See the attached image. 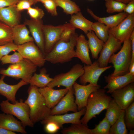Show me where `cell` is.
<instances>
[{"label":"cell","instance_id":"47","mask_svg":"<svg viewBox=\"0 0 134 134\" xmlns=\"http://www.w3.org/2000/svg\"><path fill=\"white\" fill-rule=\"evenodd\" d=\"M130 38L132 44V57L131 61H134V31L131 33Z\"/></svg>","mask_w":134,"mask_h":134},{"label":"cell","instance_id":"50","mask_svg":"<svg viewBox=\"0 0 134 134\" xmlns=\"http://www.w3.org/2000/svg\"><path fill=\"white\" fill-rule=\"evenodd\" d=\"M116 1L121 2L123 3L127 4L133 0H115Z\"/></svg>","mask_w":134,"mask_h":134},{"label":"cell","instance_id":"39","mask_svg":"<svg viewBox=\"0 0 134 134\" xmlns=\"http://www.w3.org/2000/svg\"><path fill=\"white\" fill-rule=\"evenodd\" d=\"M76 29L70 23L63 30L59 40L65 41L70 40L72 36L75 33Z\"/></svg>","mask_w":134,"mask_h":134},{"label":"cell","instance_id":"9","mask_svg":"<svg viewBox=\"0 0 134 134\" xmlns=\"http://www.w3.org/2000/svg\"><path fill=\"white\" fill-rule=\"evenodd\" d=\"M134 31V13L128 15L117 25L109 29V34L122 43Z\"/></svg>","mask_w":134,"mask_h":134},{"label":"cell","instance_id":"30","mask_svg":"<svg viewBox=\"0 0 134 134\" xmlns=\"http://www.w3.org/2000/svg\"><path fill=\"white\" fill-rule=\"evenodd\" d=\"M125 110H122L120 115L115 122L110 128L109 134H127V129L124 121Z\"/></svg>","mask_w":134,"mask_h":134},{"label":"cell","instance_id":"42","mask_svg":"<svg viewBox=\"0 0 134 134\" xmlns=\"http://www.w3.org/2000/svg\"><path fill=\"white\" fill-rule=\"evenodd\" d=\"M47 11L52 15H57L56 4L53 0H44L42 3Z\"/></svg>","mask_w":134,"mask_h":134},{"label":"cell","instance_id":"24","mask_svg":"<svg viewBox=\"0 0 134 134\" xmlns=\"http://www.w3.org/2000/svg\"><path fill=\"white\" fill-rule=\"evenodd\" d=\"M87 11L95 20L104 24L109 29L116 26L128 15L123 12L108 17H100L96 15L89 8L87 9Z\"/></svg>","mask_w":134,"mask_h":134},{"label":"cell","instance_id":"22","mask_svg":"<svg viewBox=\"0 0 134 134\" xmlns=\"http://www.w3.org/2000/svg\"><path fill=\"white\" fill-rule=\"evenodd\" d=\"M5 77L2 75L0 78V95L5 97L11 103H14L16 101V95L18 91L22 86L28 84L21 80L16 84H8L4 82Z\"/></svg>","mask_w":134,"mask_h":134},{"label":"cell","instance_id":"53","mask_svg":"<svg viewBox=\"0 0 134 134\" xmlns=\"http://www.w3.org/2000/svg\"><path fill=\"white\" fill-rule=\"evenodd\" d=\"M38 1L41 2L42 3L44 0H38Z\"/></svg>","mask_w":134,"mask_h":134},{"label":"cell","instance_id":"5","mask_svg":"<svg viewBox=\"0 0 134 134\" xmlns=\"http://www.w3.org/2000/svg\"><path fill=\"white\" fill-rule=\"evenodd\" d=\"M37 67L29 60L23 58L20 62L10 65L6 69H0V74L5 76L21 79L29 84Z\"/></svg>","mask_w":134,"mask_h":134},{"label":"cell","instance_id":"2","mask_svg":"<svg viewBox=\"0 0 134 134\" xmlns=\"http://www.w3.org/2000/svg\"><path fill=\"white\" fill-rule=\"evenodd\" d=\"M27 91L28 96L24 102L29 107L30 118L34 124L50 115L51 109L47 106L37 87L30 85Z\"/></svg>","mask_w":134,"mask_h":134},{"label":"cell","instance_id":"6","mask_svg":"<svg viewBox=\"0 0 134 134\" xmlns=\"http://www.w3.org/2000/svg\"><path fill=\"white\" fill-rule=\"evenodd\" d=\"M7 100H2L0 103L1 111L6 114H11L15 116L22 122L25 127H33L34 124L31 121L30 117V109L28 105L20 99L15 103H10Z\"/></svg>","mask_w":134,"mask_h":134},{"label":"cell","instance_id":"51","mask_svg":"<svg viewBox=\"0 0 134 134\" xmlns=\"http://www.w3.org/2000/svg\"><path fill=\"white\" fill-rule=\"evenodd\" d=\"M129 134H134V129H131L130 130V132L129 133Z\"/></svg>","mask_w":134,"mask_h":134},{"label":"cell","instance_id":"7","mask_svg":"<svg viewBox=\"0 0 134 134\" xmlns=\"http://www.w3.org/2000/svg\"><path fill=\"white\" fill-rule=\"evenodd\" d=\"M84 72L83 66L80 64H76L68 72L56 75L47 86L54 88L62 86L69 90L73 87L76 81Z\"/></svg>","mask_w":134,"mask_h":134},{"label":"cell","instance_id":"12","mask_svg":"<svg viewBox=\"0 0 134 134\" xmlns=\"http://www.w3.org/2000/svg\"><path fill=\"white\" fill-rule=\"evenodd\" d=\"M75 96V102L78 111L85 107L90 95L100 88L98 85L89 83L87 85H81L75 82L73 86Z\"/></svg>","mask_w":134,"mask_h":134},{"label":"cell","instance_id":"4","mask_svg":"<svg viewBox=\"0 0 134 134\" xmlns=\"http://www.w3.org/2000/svg\"><path fill=\"white\" fill-rule=\"evenodd\" d=\"M120 50L111 57L108 63H111L114 68L112 76L122 75L129 72V68L132 57V44L130 38L125 40Z\"/></svg>","mask_w":134,"mask_h":134},{"label":"cell","instance_id":"46","mask_svg":"<svg viewBox=\"0 0 134 134\" xmlns=\"http://www.w3.org/2000/svg\"><path fill=\"white\" fill-rule=\"evenodd\" d=\"M128 15L134 13V0L127 4L123 11Z\"/></svg>","mask_w":134,"mask_h":134},{"label":"cell","instance_id":"1","mask_svg":"<svg viewBox=\"0 0 134 134\" xmlns=\"http://www.w3.org/2000/svg\"><path fill=\"white\" fill-rule=\"evenodd\" d=\"M78 36L75 33L68 41L59 40L52 50L45 55L46 61L53 64H63L76 57L74 48Z\"/></svg>","mask_w":134,"mask_h":134},{"label":"cell","instance_id":"41","mask_svg":"<svg viewBox=\"0 0 134 134\" xmlns=\"http://www.w3.org/2000/svg\"><path fill=\"white\" fill-rule=\"evenodd\" d=\"M27 13L31 19L36 20H41L44 15L43 10L37 7H30L27 10Z\"/></svg>","mask_w":134,"mask_h":134},{"label":"cell","instance_id":"13","mask_svg":"<svg viewBox=\"0 0 134 134\" xmlns=\"http://www.w3.org/2000/svg\"><path fill=\"white\" fill-rule=\"evenodd\" d=\"M111 94L121 109L125 110L134 102V82L115 90Z\"/></svg>","mask_w":134,"mask_h":134},{"label":"cell","instance_id":"40","mask_svg":"<svg viewBox=\"0 0 134 134\" xmlns=\"http://www.w3.org/2000/svg\"><path fill=\"white\" fill-rule=\"evenodd\" d=\"M18 45L13 42L0 45V61L1 58L13 51H17Z\"/></svg>","mask_w":134,"mask_h":134},{"label":"cell","instance_id":"16","mask_svg":"<svg viewBox=\"0 0 134 134\" xmlns=\"http://www.w3.org/2000/svg\"><path fill=\"white\" fill-rule=\"evenodd\" d=\"M85 111L86 108L85 107L77 112L71 113L49 115L40 122L42 124L45 125L49 122H54L57 123L61 128L65 124H80L81 123V117L84 115Z\"/></svg>","mask_w":134,"mask_h":134},{"label":"cell","instance_id":"33","mask_svg":"<svg viewBox=\"0 0 134 134\" xmlns=\"http://www.w3.org/2000/svg\"><path fill=\"white\" fill-rule=\"evenodd\" d=\"M12 28L0 21V45L13 42Z\"/></svg>","mask_w":134,"mask_h":134},{"label":"cell","instance_id":"37","mask_svg":"<svg viewBox=\"0 0 134 134\" xmlns=\"http://www.w3.org/2000/svg\"><path fill=\"white\" fill-rule=\"evenodd\" d=\"M124 121L127 130L134 128V102L125 110Z\"/></svg>","mask_w":134,"mask_h":134},{"label":"cell","instance_id":"11","mask_svg":"<svg viewBox=\"0 0 134 134\" xmlns=\"http://www.w3.org/2000/svg\"><path fill=\"white\" fill-rule=\"evenodd\" d=\"M68 24V23L57 26L50 25H43V29L45 55L52 50L59 40L62 32Z\"/></svg>","mask_w":134,"mask_h":134},{"label":"cell","instance_id":"21","mask_svg":"<svg viewBox=\"0 0 134 134\" xmlns=\"http://www.w3.org/2000/svg\"><path fill=\"white\" fill-rule=\"evenodd\" d=\"M20 18L16 4L0 9V21L12 28L19 24Z\"/></svg>","mask_w":134,"mask_h":134},{"label":"cell","instance_id":"14","mask_svg":"<svg viewBox=\"0 0 134 134\" xmlns=\"http://www.w3.org/2000/svg\"><path fill=\"white\" fill-rule=\"evenodd\" d=\"M74 94L73 87L69 89L58 103L51 109L50 115H60L70 111L73 112L78 111Z\"/></svg>","mask_w":134,"mask_h":134},{"label":"cell","instance_id":"32","mask_svg":"<svg viewBox=\"0 0 134 134\" xmlns=\"http://www.w3.org/2000/svg\"><path fill=\"white\" fill-rule=\"evenodd\" d=\"M82 123L72 124L69 127L63 128L61 131L63 134H93L91 129Z\"/></svg>","mask_w":134,"mask_h":134},{"label":"cell","instance_id":"35","mask_svg":"<svg viewBox=\"0 0 134 134\" xmlns=\"http://www.w3.org/2000/svg\"><path fill=\"white\" fill-rule=\"evenodd\" d=\"M106 11L108 13L123 12L126 4L115 0H105Z\"/></svg>","mask_w":134,"mask_h":134},{"label":"cell","instance_id":"43","mask_svg":"<svg viewBox=\"0 0 134 134\" xmlns=\"http://www.w3.org/2000/svg\"><path fill=\"white\" fill-rule=\"evenodd\" d=\"M36 3L35 2L29 0H20L16 4V8L19 12L28 9L31 6Z\"/></svg>","mask_w":134,"mask_h":134},{"label":"cell","instance_id":"10","mask_svg":"<svg viewBox=\"0 0 134 134\" xmlns=\"http://www.w3.org/2000/svg\"><path fill=\"white\" fill-rule=\"evenodd\" d=\"M83 67L84 72L80 77L79 81L82 85H85L87 83L98 85V80L101 75L112 66H110L101 67L97 60H96L90 65H84Z\"/></svg>","mask_w":134,"mask_h":134},{"label":"cell","instance_id":"36","mask_svg":"<svg viewBox=\"0 0 134 134\" xmlns=\"http://www.w3.org/2000/svg\"><path fill=\"white\" fill-rule=\"evenodd\" d=\"M95 128L91 129L93 134H109L111 125L105 116Z\"/></svg>","mask_w":134,"mask_h":134},{"label":"cell","instance_id":"31","mask_svg":"<svg viewBox=\"0 0 134 134\" xmlns=\"http://www.w3.org/2000/svg\"><path fill=\"white\" fill-rule=\"evenodd\" d=\"M57 6L62 8L67 14L72 15L80 12L79 7L74 2L71 0H53Z\"/></svg>","mask_w":134,"mask_h":134},{"label":"cell","instance_id":"29","mask_svg":"<svg viewBox=\"0 0 134 134\" xmlns=\"http://www.w3.org/2000/svg\"><path fill=\"white\" fill-rule=\"evenodd\" d=\"M106 110L105 116L111 126L118 119L122 109L114 100L112 99Z\"/></svg>","mask_w":134,"mask_h":134},{"label":"cell","instance_id":"49","mask_svg":"<svg viewBox=\"0 0 134 134\" xmlns=\"http://www.w3.org/2000/svg\"><path fill=\"white\" fill-rule=\"evenodd\" d=\"M129 72L131 74L134 75V61H131L129 68Z\"/></svg>","mask_w":134,"mask_h":134},{"label":"cell","instance_id":"52","mask_svg":"<svg viewBox=\"0 0 134 134\" xmlns=\"http://www.w3.org/2000/svg\"><path fill=\"white\" fill-rule=\"evenodd\" d=\"M28 0L32 1L35 2L36 3L37 2H38V0Z\"/></svg>","mask_w":134,"mask_h":134},{"label":"cell","instance_id":"44","mask_svg":"<svg viewBox=\"0 0 134 134\" xmlns=\"http://www.w3.org/2000/svg\"><path fill=\"white\" fill-rule=\"evenodd\" d=\"M44 125L45 131L50 134L56 133L61 128L57 123L54 122H49Z\"/></svg>","mask_w":134,"mask_h":134},{"label":"cell","instance_id":"23","mask_svg":"<svg viewBox=\"0 0 134 134\" xmlns=\"http://www.w3.org/2000/svg\"><path fill=\"white\" fill-rule=\"evenodd\" d=\"M75 46L76 57L85 65L92 64V63L90 56L88 41L84 35L81 34L78 36Z\"/></svg>","mask_w":134,"mask_h":134},{"label":"cell","instance_id":"38","mask_svg":"<svg viewBox=\"0 0 134 134\" xmlns=\"http://www.w3.org/2000/svg\"><path fill=\"white\" fill-rule=\"evenodd\" d=\"M23 58L18 52L14 51L12 55H7L3 57L0 61L2 65L7 64H14L22 60Z\"/></svg>","mask_w":134,"mask_h":134},{"label":"cell","instance_id":"20","mask_svg":"<svg viewBox=\"0 0 134 134\" xmlns=\"http://www.w3.org/2000/svg\"><path fill=\"white\" fill-rule=\"evenodd\" d=\"M0 127L14 132L27 133L25 127L22 122L10 114L0 113Z\"/></svg>","mask_w":134,"mask_h":134},{"label":"cell","instance_id":"25","mask_svg":"<svg viewBox=\"0 0 134 134\" xmlns=\"http://www.w3.org/2000/svg\"><path fill=\"white\" fill-rule=\"evenodd\" d=\"M13 42L17 45L34 41L30 35V32L24 24H18L12 28Z\"/></svg>","mask_w":134,"mask_h":134},{"label":"cell","instance_id":"48","mask_svg":"<svg viewBox=\"0 0 134 134\" xmlns=\"http://www.w3.org/2000/svg\"><path fill=\"white\" fill-rule=\"evenodd\" d=\"M15 132L11 131L0 127V134H15Z\"/></svg>","mask_w":134,"mask_h":134},{"label":"cell","instance_id":"8","mask_svg":"<svg viewBox=\"0 0 134 134\" xmlns=\"http://www.w3.org/2000/svg\"><path fill=\"white\" fill-rule=\"evenodd\" d=\"M17 51L23 58L29 60L37 67L43 66L46 62L44 55L34 41L18 45Z\"/></svg>","mask_w":134,"mask_h":134},{"label":"cell","instance_id":"27","mask_svg":"<svg viewBox=\"0 0 134 134\" xmlns=\"http://www.w3.org/2000/svg\"><path fill=\"white\" fill-rule=\"evenodd\" d=\"M88 38V43L92 58L97 59L104 42L99 38L93 31L88 32L86 34Z\"/></svg>","mask_w":134,"mask_h":134},{"label":"cell","instance_id":"15","mask_svg":"<svg viewBox=\"0 0 134 134\" xmlns=\"http://www.w3.org/2000/svg\"><path fill=\"white\" fill-rule=\"evenodd\" d=\"M122 43L112 35L109 34L108 38L104 43L97 60L100 67L107 66L111 57L120 48Z\"/></svg>","mask_w":134,"mask_h":134},{"label":"cell","instance_id":"3","mask_svg":"<svg viewBox=\"0 0 134 134\" xmlns=\"http://www.w3.org/2000/svg\"><path fill=\"white\" fill-rule=\"evenodd\" d=\"M104 88L98 89L89 96L85 107L86 111L83 117L80 119L82 123L88 127V124L92 118L96 117L108 105L111 97L105 93Z\"/></svg>","mask_w":134,"mask_h":134},{"label":"cell","instance_id":"54","mask_svg":"<svg viewBox=\"0 0 134 134\" xmlns=\"http://www.w3.org/2000/svg\"></svg>","mask_w":134,"mask_h":134},{"label":"cell","instance_id":"34","mask_svg":"<svg viewBox=\"0 0 134 134\" xmlns=\"http://www.w3.org/2000/svg\"><path fill=\"white\" fill-rule=\"evenodd\" d=\"M93 31L97 37L104 43L107 40L109 36V28L104 24L97 21L93 23Z\"/></svg>","mask_w":134,"mask_h":134},{"label":"cell","instance_id":"28","mask_svg":"<svg viewBox=\"0 0 134 134\" xmlns=\"http://www.w3.org/2000/svg\"><path fill=\"white\" fill-rule=\"evenodd\" d=\"M45 68L43 67L40 70V73L37 74L34 73L31 78L29 84L30 85L36 86L38 88H42L48 86L53 79L47 73Z\"/></svg>","mask_w":134,"mask_h":134},{"label":"cell","instance_id":"45","mask_svg":"<svg viewBox=\"0 0 134 134\" xmlns=\"http://www.w3.org/2000/svg\"><path fill=\"white\" fill-rule=\"evenodd\" d=\"M20 0H0V9L16 4Z\"/></svg>","mask_w":134,"mask_h":134},{"label":"cell","instance_id":"26","mask_svg":"<svg viewBox=\"0 0 134 134\" xmlns=\"http://www.w3.org/2000/svg\"><path fill=\"white\" fill-rule=\"evenodd\" d=\"M69 22L76 29L81 30L86 34L93 31V22L85 18L80 11L71 15Z\"/></svg>","mask_w":134,"mask_h":134},{"label":"cell","instance_id":"19","mask_svg":"<svg viewBox=\"0 0 134 134\" xmlns=\"http://www.w3.org/2000/svg\"><path fill=\"white\" fill-rule=\"evenodd\" d=\"M38 89L44 98L47 106L50 109L58 103L69 90L66 88L56 90L48 86L38 88Z\"/></svg>","mask_w":134,"mask_h":134},{"label":"cell","instance_id":"18","mask_svg":"<svg viewBox=\"0 0 134 134\" xmlns=\"http://www.w3.org/2000/svg\"><path fill=\"white\" fill-rule=\"evenodd\" d=\"M24 24L28 27L36 45L45 55L44 40L43 29V25L42 20H36L25 19Z\"/></svg>","mask_w":134,"mask_h":134},{"label":"cell","instance_id":"17","mask_svg":"<svg viewBox=\"0 0 134 134\" xmlns=\"http://www.w3.org/2000/svg\"><path fill=\"white\" fill-rule=\"evenodd\" d=\"M104 78L107 84L103 88L107 89V93L110 94L115 90L123 88L134 82V75L129 72L122 75L114 76L110 74L105 76Z\"/></svg>","mask_w":134,"mask_h":134}]
</instances>
